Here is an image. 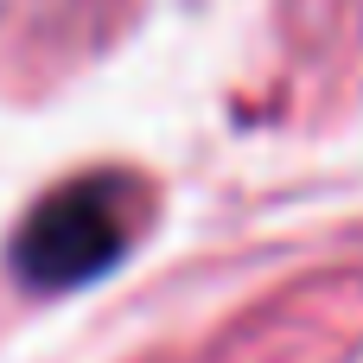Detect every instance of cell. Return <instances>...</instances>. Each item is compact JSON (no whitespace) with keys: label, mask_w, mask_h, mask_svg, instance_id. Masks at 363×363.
Listing matches in <instances>:
<instances>
[{"label":"cell","mask_w":363,"mask_h":363,"mask_svg":"<svg viewBox=\"0 0 363 363\" xmlns=\"http://www.w3.org/2000/svg\"><path fill=\"white\" fill-rule=\"evenodd\" d=\"M128 230H134L128 179H77V185H57L26 217V230L13 242V268H19V281H32L45 294L83 287L128 249Z\"/></svg>","instance_id":"1"}]
</instances>
